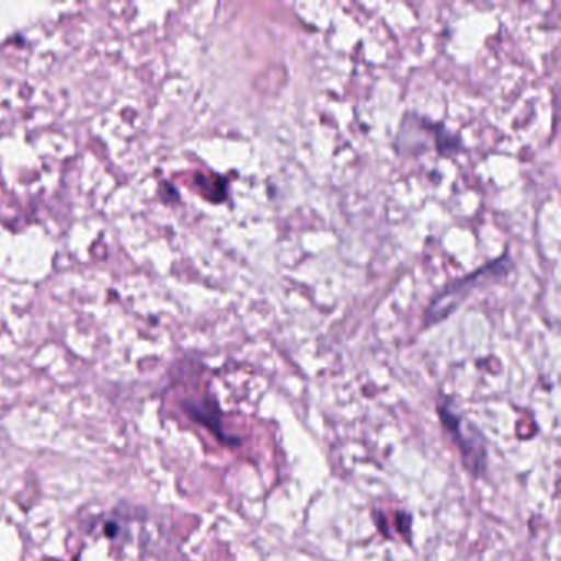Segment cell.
<instances>
[{
    "mask_svg": "<svg viewBox=\"0 0 561 561\" xmlns=\"http://www.w3.org/2000/svg\"><path fill=\"white\" fill-rule=\"evenodd\" d=\"M508 268H511V259L504 255L497 261L489 262L485 267L479 268L474 274L466 275V278L453 282L433 298L425 313V323L435 324L445 320L451 311H455L465 301L471 288L494 280L499 275L507 274Z\"/></svg>",
    "mask_w": 561,
    "mask_h": 561,
    "instance_id": "6da1fadb",
    "label": "cell"
}]
</instances>
